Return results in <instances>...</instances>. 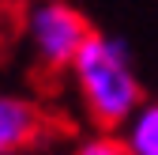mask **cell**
Listing matches in <instances>:
<instances>
[{
	"label": "cell",
	"instance_id": "3",
	"mask_svg": "<svg viewBox=\"0 0 158 155\" xmlns=\"http://www.w3.org/2000/svg\"><path fill=\"white\" fill-rule=\"evenodd\" d=\"M56 121L45 113L42 102L23 99V95L0 91V155L30 151L53 136Z\"/></svg>",
	"mask_w": 158,
	"mask_h": 155
},
{
	"label": "cell",
	"instance_id": "8",
	"mask_svg": "<svg viewBox=\"0 0 158 155\" xmlns=\"http://www.w3.org/2000/svg\"><path fill=\"white\" fill-rule=\"evenodd\" d=\"M15 155H23V151H15Z\"/></svg>",
	"mask_w": 158,
	"mask_h": 155
},
{
	"label": "cell",
	"instance_id": "7",
	"mask_svg": "<svg viewBox=\"0 0 158 155\" xmlns=\"http://www.w3.org/2000/svg\"><path fill=\"white\" fill-rule=\"evenodd\" d=\"M0 4H8V0H0Z\"/></svg>",
	"mask_w": 158,
	"mask_h": 155
},
{
	"label": "cell",
	"instance_id": "6",
	"mask_svg": "<svg viewBox=\"0 0 158 155\" xmlns=\"http://www.w3.org/2000/svg\"><path fill=\"white\" fill-rule=\"evenodd\" d=\"M11 11H8V4H0V53L8 49V42H11Z\"/></svg>",
	"mask_w": 158,
	"mask_h": 155
},
{
	"label": "cell",
	"instance_id": "5",
	"mask_svg": "<svg viewBox=\"0 0 158 155\" xmlns=\"http://www.w3.org/2000/svg\"><path fill=\"white\" fill-rule=\"evenodd\" d=\"M72 155H132V151L124 148V140L117 136V132H102V129H98L94 136L79 140L72 148Z\"/></svg>",
	"mask_w": 158,
	"mask_h": 155
},
{
	"label": "cell",
	"instance_id": "4",
	"mask_svg": "<svg viewBox=\"0 0 158 155\" xmlns=\"http://www.w3.org/2000/svg\"><path fill=\"white\" fill-rule=\"evenodd\" d=\"M117 136L132 155H158V102H139L117 129Z\"/></svg>",
	"mask_w": 158,
	"mask_h": 155
},
{
	"label": "cell",
	"instance_id": "2",
	"mask_svg": "<svg viewBox=\"0 0 158 155\" xmlns=\"http://www.w3.org/2000/svg\"><path fill=\"white\" fill-rule=\"evenodd\" d=\"M90 30L94 27L87 23V15L72 4H64V0H38V4H30L27 42H30L34 68L45 72V76H64Z\"/></svg>",
	"mask_w": 158,
	"mask_h": 155
},
{
	"label": "cell",
	"instance_id": "1",
	"mask_svg": "<svg viewBox=\"0 0 158 155\" xmlns=\"http://www.w3.org/2000/svg\"><path fill=\"white\" fill-rule=\"evenodd\" d=\"M68 72L87 121L102 132H117L128 121V113L143 102V83L121 38L90 30Z\"/></svg>",
	"mask_w": 158,
	"mask_h": 155
}]
</instances>
